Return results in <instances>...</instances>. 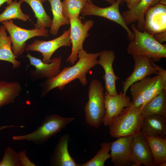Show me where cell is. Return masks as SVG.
<instances>
[{"label":"cell","instance_id":"35","mask_svg":"<svg viewBox=\"0 0 166 166\" xmlns=\"http://www.w3.org/2000/svg\"><path fill=\"white\" fill-rule=\"evenodd\" d=\"M25 126L23 125H21L20 126H17L14 125H3L0 126V131L6 128H13V127H19V128H23Z\"/></svg>","mask_w":166,"mask_h":166},{"label":"cell","instance_id":"14","mask_svg":"<svg viewBox=\"0 0 166 166\" xmlns=\"http://www.w3.org/2000/svg\"><path fill=\"white\" fill-rule=\"evenodd\" d=\"M132 136L120 137L110 142V158L115 166H132L131 158Z\"/></svg>","mask_w":166,"mask_h":166},{"label":"cell","instance_id":"39","mask_svg":"<svg viewBox=\"0 0 166 166\" xmlns=\"http://www.w3.org/2000/svg\"><path fill=\"white\" fill-rule=\"evenodd\" d=\"M159 3L163 5H166V0H160Z\"/></svg>","mask_w":166,"mask_h":166},{"label":"cell","instance_id":"1","mask_svg":"<svg viewBox=\"0 0 166 166\" xmlns=\"http://www.w3.org/2000/svg\"><path fill=\"white\" fill-rule=\"evenodd\" d=\"M99 54L100 52L88 53L83 49L79 50L77 54L78 60L74 65L64 68L57 76L47 79L41 84V97H44L56 88L62 90L65 85L76 79H78L83 86H86V74L98 64Z\"/></svg>","mask_w":166,"mask_h":166},{"label":"cell","instance_id":"25","mask_svg":"<svg viewBox=\"0 0 166 166\" xmlns=\"http://www.w3.org/2000/svg\"><path fill=\"white\" fill-rule=\"evenodd\" d=\"M31 7L37 19L35 28L45 29L50 28L52 20L46 13L41 0H22Z\"/></svg>","mask_w":166,"mask_h":166},{"label":"cell","instance_id":"27","mask_svg":"<svg viewBox=\"0 0 166 166\" xmlns=\"http://www.w3.org/2000/svg\"><path fill=\"white\" fill-rule=\"evenodd\" d=\"M22 2V0H20L18 2L15 0L8 5L0 14V22L13 19H18L23 22L30 19L29 16L24 13L21 10V6Z\"/></svg>","mask_w":166,"mask_h":166},{"label":"cell","instance_id":"16","mask_svg":"<svg viewBox=\"0 0 166 166\" xmlns=\"http://www.w3.org/2000/svg\"><path fill=\"white\" fill-rule=\"evenodd\" d=\"M99 57L97 64L102 67L105 72L103 78L106 91L110 95H116L118 93L116 83L119 77L115 74L113 67L115 58L114 52L112 50H104L100 52Z\"/></svg>","mask_w":166,"mask_h":166},{"label":"cell","instance_id":"32","mask_svg":"<svg viewBox=\"0 0 166 166\" xmlns=\"http://www.w3.org/2000/svg\"><path fill=\"white\" fill-rule=\"evenodd\" d=\"M26 151H22L18 153L19 161L20 166H35L36 165L31 161L27 157Z\"/></svg>","mask_w":166,"mask_h":166},{"label":"cell","instance_id":"26","mask_svg":"<svg viewBox=\"0 0 166 166\" xmlns=\"http://www.w3.org/2000/svg\"><path fill=\"white\" fill-rule=\"evenodd\" d=\"M50 3L53 19L49 30L50 33L57 35L60 27L63 25L70 24V20L65 17L62 14V2L61 0H46Z\"/></svg>","mask_w":166,"mask_h":166},{"label":"cell","instance_id":"15","mask_svg":"<svg viewBox=\"0 0 166 166\" xmlns=\"http://www.w3.org/2000/svg\"><path fill=\"white\" fill-rule=\"evenodd\" d=\"M105 114L102 123L108 126L121 113L124 109L132 103L130 97L123 93L122 90L119 94L111 95L105 91Z\"/></svg>","mask_w":166,"mask_h":166},{"label":"cell","instance_id":"5","mask_svg":"<svg viewBox=\"0 0 166 166\" xmlns=\"http://www.w3.org/2000/svg\"><path fill=\"white\" fill-rule=\"evenodd\" d=\"M89 100L85 107V121L89 125L98 128L105 114V93L101 82L94 79L89 84Z\"/></svg>","mask_w":166,"mask_h":166},{"label":"cell","instance_id":"20","mask_svg":"<svg viewBox=\"0 0 166 166\" xmlns=\"http://www.w3.org/2000/svg\"><path fill=\"white\" fill-rule=\"evenodd\" d=\"M157 76L148 77L132 84L129 87L133 104L140 109L151 86L156 82Z\"/></svg>","mask_w":166,"mask_h":166},{"label":"cell","instance_id":"4","mask_svg":"<svg viewBox=\"0 0 166 166\" xmlns=\"http://www.w3.org/2000/svg\"><path fill=\"white\" fill-rule=\"evenodd\" d=\"M75 119L74 117H64L55 114L44 118L41 125L35 131L24 135L14 136V140H27L35 144L42 145Z\"/></svg>","mask_w":166,"mask_h":166},{"label":"cell","instance_id":"11","mask_svg":"<svg viewBox=\"0 0 166 166\" xmlns=\"http://www.w3.org/2000/svg\"><path fill=\"white\" fill-rule=\"evenodd\" d=\"M131 148L132 166H156L148 141L141 132L133 136Z\"/></svg>","mask_w":166,"mask_h":166},{"label":"cell","instance_id":"23","mask_svg":"<svg viewBox=\"0 0 166 166\" xmlns=\"http://www.w3.org/2000/svg\"><path fill=\"white\" fill-rule=\"evenodd\" d=\"M140 111L144 117L151 115L166 117V89L146 104Z\"/></svg>","mask_w":166,"mask_h":166},{"label":"cell","instance_id":"38","mask_svg":"<svg viewBox=\"0 0 166 166\" xmlns=\"http://www.w3.org/2000/svg\"><path fill=\"white\" fill-rule=\"evenodd\" d=\"M158 166H166V161L163 162L159 164Z\"/></svg>","mask_w":166,"mask_h":166},{"label":"cell","instance_id":"30","mask_svg":"<svg viewBox=\"0 0 166 166\" xmlns=\"http://www.w3.org/2000/svg\"><path fill=\"white\" fill-rule=\"evenodd\" d=\"M110 142H105L101 144V149L91 159L80 166H104L105 161L110 158L109 152L110 150Z\"/></svg>","mask_w":166,"mask_h":166},{"label":"cell","instance_id":"28","mask_svg":"<svg viewBox=\"0 0 166 166\" xmlns=\"http://www.w3.org/2000/svg\"><path fill=\"white\" fill-rule=\"evenodd\" d=\"M156 67L158 71L156 81L151 86L147 97L140 109V110L146 104L164 90L166 89V70L156 64Z\"/></svg>","mask_w":166,"mask_h":166},{"label":"cell","instance_id":"18","mask_svg":"<svg viewBox=\"0 0 166 166\" xmlns=\"http://www.w3.org/2000/svg\"><path fill=\"white\" fill-rule=\"evenodd\" d=\"M160 0H141L134 7L121 14L128 25L137 22V29L143 31L144 22V14L150 7L159 3Z\"/></svg>","mask_w":166,"mask_h":166},{"label":"cell","instance_id":"41","mask_svg":"<svg viewBox=\"0 0 166 166\" xmlns=\"http://www.w3.org/2000/svg\"></svg>","mask_w":166,"mask_h":166},{"label":"cell","instance_id":"9","mask_svg":"<svg viewBox=\"0 0 166 166\" xmlns=\"http://www.w3.org/2000/svg\"><path fill=\"white\" fill-rule=\"evenodd\" d=\"M71 45L69 28L64 31L61 35L53 40L45 41L36 39L27 45L25 50L40 53L43 56L42 61L49 63L52 55L58 49L62 46L70 47Z\"/></svg>","mask_w":166,"mask_h":166},{"label":"cell","instance_id":"13","mask_svg":"<svg viewBox=\"0 0 166 166\" xmlns=\"http://www.w3.org/2000/svg\"><path fill=\"white\" fill-rule=\"evenodd\" d=\"M144 18L143 31L153 36L166 31V5L158 3L151 6L145 12Z\"/></svg>","mask_w":166,"mask_h":166},{"label":"cell","instance_id":"37","mask_svg":"<svg viewBox=\"0 0 166 166\" xmlns=\"http://www.w3.org/2000/svg\"><path fill=\"white\" fill-rule=\"evenodd\" d=\"M110 4H112L116 1V0H104Z\"/></svg>","mask_w":166,"mask_h":166},{"label":"cell","instance_id":"10","mask_svg":"<svg viewBox=\"0 0 166 166\" xmlns=\"http://www.w3.org/2000/svg\"><path fill=\"white\" fill-rule=\"evenodd\" d=\"M132 57L134 60L133 71L122 83V91L124 94H126L132 83L158 73L156 64L151 59L143 56H132Z\"/></svg>","mask_w":166,"mask_h":166},{"label":"cell","instance_id":"24","mask_svg":"<svg viewBox=\"0 0 166 166\" xmlns=\"http://www.w3.org/2000/svg\"><path fill=\"white\" fill-rule=\"evenodd\" d=\"M149 146L156 166L166 161V137L144 135Z\"/></svg>","mask_w":166,"mask_h":166},{"label":"cell","instance_id":"12","mask_svg":"<svg viewBox=\"0 0 166 166\" xmlns=\"http://www.w3.org/2000/svg\"><path fill=\"white\" fill-rule=\"evenodd\" d=\"M26 56L29 60L30 64L35 68V70H30L29 73L32 80L49 79L57 76L61 71V56L51 59L49 63H46L40 59L32 56L29 52Z\"/></svg>","mask_w":166,"mask_h":166},{"label":"cell","instance_id":"34","mask_svg":"<svg viewBox=\"0 0 166 166\" xmlns=\"http://www.w3.org/2000/svg\"><path fill=\"white\" fill-rule=\"evenodd\" d=\"M141 0H124L126 2L127 6L129 10L135 6Z\"/></svg>","mask_w":166,"mask_h":166},{"label":"cell","instance_id":"33","mask_svg":"<svg viewBox=\"0 0 166 166\" xmlns=\"http://www.w3.org/2000/svg\"><path fill=\"white\" fill-rule=\"evenodd\" d=\"M153 37L158 42L162 44L166 41V31L156 34Z\"/></svg>","mask_w":166,"mask_h":166},{"label":"cell","instance_id":"21","mask_svg":"<svg viewBox=\"0 0 166 166\" xmlns=\"http://www.w3.org/2000/svg\"><path fill=\"white\" fill-rule=\"evenodd\" d=\"M6 29L4 25L0 26V60L9 62L12 64L13 68L19 67L20 61L16 59L12 49V41L10 36L7 35Z\"/></svg>","mask_w":166,"mask_h":166},{"label":"cell","instance_id":"2","mask_svg":"<svg viewBox=\"0 0 166 166\" xmlns=\"http://www.w3.org/2000/svg\"><path fill=\"white\" fill-rule=\"evenodd\" d=\"M131 28L134 34L133 39L128 45L127 52L132 56H143L157 61L166 57V45L156 41L153 36L145 31L138 30L134 24Z\"/></svg>","mask_w":166,"mask_h":166},{"label":"cell","instance_id":"29","mask_svg":"<svg viewBox=\"0 0 166 166\" xmlns=\"http://www.w3.org/2000/svg\"><path fill=\"white\" fill-rule=\"evenodd\" d=\"M89 0H64L62 2V14L69 19L79 18V15Z\"/></svg>","mask_w":166,"mask_h":166},{"label":"cell","instance_id":"8","mask_svg":"<svg viewBox=\"0 0 166 166\" xmlns=\"http://www.w3.org/2000/svg\"><path fill=\"white\" fill-rule=\"evenodd\" d=\"M69 20L72 48L71 54L66 61L73 65L77 60L78 52L83 49V43L89 35V31L93 26L94 23L92 20H87L82 23L79 18Z\"/></svg>","mask_w":166,"mask_h":166},{"label":"cell","instance_id":"3","mask_svg":"<svg viewBox=\"0 0 166 166\" xmlns=\"http://www.w3.org/2000/svg\"><path fill=\"white\" fill-rule=\"evenodd\" d=\"M144 117L140 108L132 103L124 109L109 125L111 136L114 138L134 136L140 132Z\"/></svg>","mask_w":166,"mask_h":166},{"label":"cell","instance_id":"7","mask_svg":"<svg viewBox=\"0 0 166 166\" xmlns=\"http://www.w3.org/2000/svg\"><path fill=\"white\" fill-rule=\"evenodd\" d=\"M124 0H116L114 3L108 7H100L95 5L89 0L81 12L82 16L94 15L103 17L119 24L126 31L128 39L130 41L134 38V34L126 24L120 13L119 5Z\"/></svg>","mask_w":166,"mask_h":166},{"label":"cell","instance_id":"19","mask_svg":"<svg viewBox=\"0 0 166 166\" xmlns=\"http://www.w3.org/2000/svg\"><path fill=\"white\" fill-rule=\"evenodd\" d=\"M141 133L150 136H165L166 135V117L157 115L144 117Z\"/></svg>","mask_w":166,"mask_h":166},{"label":"cell","instance_id":"17","mask_svg":"<svg viewBox=\"0 0 166 166\" xmlns=\"http://www.w3.org/2000/svg\"><path fill=\"white\" fill-rule=\"evenodd\" d=\"M70 140L68 134H65L61 137L50 157V165L80 166L69 154L68 146Z\"/></svg>","mask_w":166,"mask_h":166},{"label":"cell","instance_id":"22","mask_svg":"<svg viewBox=\"0 0 166 166\" xmlns=\"http://www.w3.org/2000/svg\"><path fill=\"white\" fill-rule=\"evenodd\" d=\"M22 89V85L18 82L0 80V108L14 103Z\"/></svg>","mask_w":166,"mask_h":166},{"label":"cell","instance_id":"31","mask_svg":"<svg viewBox=\"0 0 166 166\" xmlns=\"http://www.w3.org/2000/svg\"><path fill=\"white\" fill-rule=\"evenodd\" d=\"M0 166H20L18 153L10 147H7L0 162Z\"/></svg>","mask_w":166,"mask_h":166},{"label":"cell","instance_id":"36","mask_svg":"<svg viewBox=\"0 0 166 166\" xmlns=\"http://www.w3.org/2000/svg\"><path fill=\"white\" fill-rule=\"evenodd\" d=\"M14 0H0V7L5 3H6L7 5L12 3Z\"/></svg>","mask_w":166,"mask_h":166},{"label":"cell","instance_id":"40","mask_svg":"<svg viewBox=\"0 0 166 166\" xmlns=\"http://www.w3.org/2000/svg\"><path fill=\"white\" fill-rule=\"evenodd\" d=\"M42 3H43L46 0H41Z\"/></svg>","mask_w":166,"mask_h":166},{"label":"cell","instance_id":"6","mask_svg":"<svg viewBox=\"0 0 166 166\" xmlns=\"http://www.w3.org/2000/svg\"><path fill=\"white\" fill-rule=\"evenodd\" d=\"M1 23L10 34L12 41V51L18 57L25 50L26 42L28 40L37 36L47 38L49 36V31L46 29H24L15 25L12 20L5 21Z\"/></svg>","mask_w":166,"mask_h":166}]
</instances>
